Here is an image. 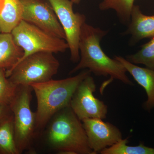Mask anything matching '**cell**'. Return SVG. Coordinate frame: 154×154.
Wrapping results in <instances>:
<instances>
[{
	"label": "cell",
	"instance_id": "6da1fadb",
	"mask_svg": "<svg viewBox=\"0 0 154 154\" xmlns=\"http://www.w3.org/2000/svg\"><path fill=\"white\" fill-rule=\"evenodd\" d=\"M107 33V31L94 28L86 22L83 25L79 44L80 60L69 74L88 69L96 75L110 76L111 80L115 79L132 85L124 66L117 60L106 55L101 48L100 42Z\"/></svg>",
	"mask_w": 154,
	"mask_h": 154
},
{
	"label": "cell",
	"instance_id": "7a4b0ae2",
	"mask_svg": "<svg viewBox=\"0 0 154 154\" xmlns=\"http://www.w3.org/2000/svg\"><path fill=\"white\" fill-rule=\"evenodd\" d=\"M91 72L88 69L73 77L31 85L37 100L36 134L42 130L53 116L69 106L72 96L80 83Z\"/></svg>",
	"mask_w": 154,
	"mask_h": 154
},
{
	"label": "cell",
	"instance_id": "3957f363",
	"mask_svg": "<svg viewBox=\"0 0 154 154\" xmlns=\"http://www.w3.org/2000/svg\"><path fill=\"white\" fill-rule=\"evenodd\" d=\"M49 122L46 139L51 148L60 154H95L82 122L70 105L59 111Z\"/></svg>",
	"mask_w": 154,
	"mask_h": 154
},
{
	"label": "cell",
	"instance_id": "277c9868",
	"mask_svg": "<svg viewBox=\"0 0 154 154\" xmlns=\"http://www.w3.org/2000/svg\"><path fill=\"white\" fill-rule=\"evenodd\" d=\"M53 54L42 51L28 56L6 71V75L17 86H30L52 79L60 67L59 62Z\"/></svg>",
	"mask_w": 154,
	"mask_h": 154
},
{
	"label": "cell",
	"instance_id": "5b68a950",
	"mask_svg": "<svg viewBox=\"0 0 154 154\" xmlns=\"http://www.w3.org/2000/svg\"><path fill=\"white\" fill-rule=\"evenodd\" d=\"M32 87L17 86L16 94L10 106L14 116L15 139L19 153L31 151L36 135V113L31 110Z\"/></svg>",
	"mask_w": 154,
	"mask_h": 154
},
{
	"label": "cell",
	"instance_id": "8992f818",
	"mask_svg": "<svg viewBox=\"0 0 154 154\" xmlns=\"http://www.w3.org/2000/svg\"><path fill=\"white\" fill-rule=\"evenodd\" d=\"M11 33L15 43L24 51L23 57L19 61L36 53H57L69 49L65 39L53 36L24 20L20 22Z\"/></svg>",
	"mask_w": 154,
	"mask_h": 154
},
{
	"label": "cell",
	"instance_id": "52a82bcc",
	"mask_svg": "<svg viewBox=\"0 0 154 154\" xmlns=\"http://www.w3.org/2000/svg\"><path fill=\"white\" fill-rule=\"evenodd\" d=\"M54 10L63 28L66 41L70 51V59L79 62L80 56L79 44L81 31L85 23L86 17L73 10L74 3L71 0H47Z\"/></svg>",
	"mask_w": 154,
	"mask_h": 154
},
{
	"label": "cell",
	"instance_id": "ba28073f",
	"mask_svg": "<svg viewBox=\"0 0 154 154\" xmlns=\"http://www.w3.org/2000/svg\"><path fill=\"white\" fill-rule=\"evenodd\" d=\"M96 89L95 81L90 74L80 83L72 96L70 106L81 121L86 119H104L107 117V105L94 96Z\"/></svg>",
	"mask_w": 154,
	"mask_h": 154
},
{
	"label": "cell",
	"instance_id": "9c48e42d",
	"mask_svg": "<svg viewBox=\"0 0 154 154\" xmlns=\"http://www.w3.org/2000/svg\"><path fill=\"white\" fill-rule=\"evenodd\" d=\"M22 20L35 25L53 36L65 40L66 36L54 10L42 0H20Z\"/></svg>",
	"mask_w": 154,
	"mask_h": 154
},
{
	"label": "cell",
	"instance_id": "30bf717a",
	"mask_svg": "<svg viewBox=\"0 0 154 154\" xmlns=\"http://www.w3.org/2000/svg\"><path fill=\"white\" fill-rule=\"evenodd\" d=\"M88 143L95 154L113 146L122 138L120 130L115 125L98 118L82 120Z\"/></svg>",
	"mask_w": 154,
	"mask_h": 154
},
{
	"label": "cell",
	"instance_id": "8fae6325",
	"mask_svg": "<svg viewBox=\"0 0 154 154\" xmlns=\"http://www.w3.org/2000/svg\"><path fill=\"white\" fill-rule=\"evenodd\" d=\"M135 81L146 91L147 99L143 104L144 109L150 111L154 108V70L136 65L122 57L115 56Z\"/></svg>",
	"mask_w": 154,
	"mask_h": 154
},
{
	"label": "cell",
	"instance_id": "7c38bea8",
	"mask_svg": "<svg viewBox=\"0 0 154 154\" xmlns=\"http://www.w3.org/2000/svg\"><path fill=\"white\" fill-rule=\"evenodd\" d=\"M124 34L131 35V42L134 43L143 38L154 37V14L146 16L142 13L139 6H133L128 28Z\"/></svg>",
	"mask_w": 154,
	"mask_h": 154
},
{
	"label": "cell",
	"instance_id": "4fadbf2b",
	"mask_svg": "<svg viewBox=\"0 0 154 154\" xmlns=\"http://www.w3.org/2000/svg\"><path fill=\"white\" fill-rule=\"evenodd\" d=\"M23 7L20 0H0V29L11 33L22 20Z\"/></svg>",
	"mask_w": 154,
	"mask_h": 154
},
{
	"label": "cell",
	"instance_id": "5bb4252c",
	"mask_svg": "<svg viewBox=\"0 0 154 154\" xmlns=\"http://www.w3.org/2000/svg\"><path fill=\"white\" fill-rule=\"evenodd\" d=\"M23 55V50L15 43L11 33H0V69L10 70Z\"/></svg>",
	"mask_w": 154,
	"mask_h": 154
},
{
	"label": "cell",
	"instance_id": "9a60e30c",
	"mask_svg": "<svg viewBox=\"0 0 154 154\" xmlns=\"http://www.w3.org/2000/svg\"><path fill=\"white\" fill-rule=\"evenodd\" d=\"M0 154H20L16 144L13 113L0 122Z\"/></svg>",
	"mask_w": 154,
	"mask_h": 154
},
{
	"label": "cell",
	"instance_id": "2e32d148",
	"mask_svg": "<svg viewBox=\"0 0 154 154\" xmlns=\"http://www.w3.org/2000/svg\"><path fill=\"white\" fill-rule=\"evenodd\" d=\"M135 0H103L99 5L101 11L112 9L121 22L124 24H129L133 7Z\"/></svg>",
	"mask_w": 154,
	"mask_h": 154
},
{
	"label": "cell",
	"instance_id": "e0dca14e",
	"mask_svg": "<svg viewBox=\"0 0 154 154\" xmlns=\"http://www.w3.org/2000/svg\"><path fill=\"white\" fill-rule=\"evenodd\" d=\"M127 138L122 139L113 146L102 151V154H154V148L140 143L136 146L128 145Z\"/></svg>",
	"mask_w": 154,
	"mask_h": 154
},
{
	"label": "cell",
	"instance_id": "ac0fdd59",
	"mask_svg": "<svg viewBox=\"0 0 154 154\" xmlns=\"http://www.w3.org/2000/svg\"><path fill=\"white\" fill-rule=\"evenodd\" d=\"M126 58L133 63L143 64L146 67L154 70V37L143 45L138 52Z\"/></svg>",
	"mask_w": 154,
	"mask_h": 154
},
{
	"label": "cell",
	"instance_id": "d6986e66",
	"mask_svg": "<svg viewBox=\"0 0 154 154\" xmlns=\"http://www.w3.org/2000/svg\"><path fill=\"white\" fill-rule=\"evenodd\" d=\"M17 88L7 77L6 70L0 69V103L10 105L16 94Z\"/></svg>",
	"mask_w": 154,
	"mask_h": 154
},
{
	"label": "cell",
	"instance_id": "ffe728a7",
	"mask_svg": "<svg viewBox=\"0 0 154 154\" xmlns=\"http://www.w3.org/2000/svg\"><path fill=\"white\" fill-rule=\"evenodd\" d=\"M12 113L10 105L0 103V122Z\"/></svg>",
	"mask_w": 154,
	"mask_h": 154
},
{
	"label": "cell",
	"instance_id": "44dd1931",
	"mask_svg": "<svg viewBox=\"0 0 154 154\" xmlns=\"http://www.w3.org/2000/svg\"><path fill=\"white\" fill-rule=\"evenodd\" d=\"M74 4H79L81 0H71Z\"/></svg>",
	"mask_w": 154,
	"mask_h": 154
},
{
	"label": "cell",
	"instance_id": "7402d4cb",
	"mask_svg": "<svg viewBox=\"0 0 154 154\" xmlns=\"http://www.w3.org/2000/svg\"><path fill=\"white\" fill-rule=\"evenodd\" d=\"M1 29H0V33H1Z\"/></svg>",
	"mask_w": 154,
	"mask_h": 154
}]
</instances>
